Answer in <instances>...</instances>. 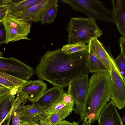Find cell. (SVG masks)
<instances>
[{"mask_svg":"<svg viewBox=\"0 0 125 125\" xmlns=\"http://www.w3.org/2000/svg\"><path fill=\"white\" fill-rule=\"evenodd\" d=\"M88 51L71 54L61 48L47 52L42 57L35 71L38 77L54 86H68L74 81L89 73Z\"/></svg>","mask_w":125,"mask_h":125,"instance_id":"6da1fadb","label":"cell"},{"mask_svg":"<svg viewBox=\"0 0 125 125\" xmlns=\"http://www.w3.org/2000/svg\"><path fill=\"white\" fill-rule=\"evenodd\" d=\"M111 94L109 72L94 73L89 80L87 93L80 115L82 125H90L97 120L102 110L110 100Z\"/></svg>","mask_w":125,"mask_h":125,"instance_id":"7a4b0ae2","label":"cell"},{"mask_svg":"<svg viewBox=\"0 0 125 125\" xmlns=\"http://www.w3.org/2000/svg\"><path fill=\"white\" fill-rule=\"evenodd\" d=\"M67 30L68 44L88 43L91 40L97 38L102 34L95 20L81 17L71 18Z\"/></svg>","mask_w":125,"mask_h":125,"instance_id":"3957f363","label":"cell"},{"mask_svg":"<svg viewBox=\"0 0 125 125\" xmlns=\"http://www.w3.org/2000/svg\"><path fill=\"white\" fill-rule=\"evenodd\" d=\"M69 5L74 10L81 11L89 18L115 23L114 17L111 10L101 2L95 0H61Z\"/></svg>","mask_w":125,"mask_h":125,"instance_id":"277c9868","label":"cell"},{"mask_svg":"<svg viewBox=\"0 0 125 125\" xmlns=\"http://www.w3.org/2000/svg\"><path fill=\"white\" fill-rule=\"evenodd\" d=\"M2 22L6 32L5 44L22 40H31L28 36L31 31V22L18 19L8 13Z\"/></svg>","mask_w":125,"mask_h":125,"instance_id":"5b68a950","label":"cell"},{"mask_svg":"<svg viewBox=\"0 0 125 125\" xmlns=\"http://www.w3.org/2000/svg\"><path fill=\"white\" fill-rule=\"evenodd\" d=\"M0 71L27 81L35 73L31 66L14 57L0 56Z\"/></svg>","mask_w":125,"mask_h":125,"instance_id":"8992f818","label":"cell"},{"mask_svg":"<svg viewBox=\"0 0 125 125\" xmlns=\"http://www.w3.org/2000/svg\"><path fill=\"white\" fill-rule=\"evenodd\" d=\"M89 82L88 75L87 74L75 80L68 86L67 92L73 101V111L79 116L83 109Z\"/></svg>","mask_w":125,"mask_h":125,"instance_id":"52a82bcc","label":"cell"},{"mask_svg":"<svg viewBox=\"0 0 125 125\" xmlns=\"http://www.w3.org/2000/svg\"><path fill=\"white\" fill-rule=\"evenodd\" d=\"M18 90H13L0 99V125H9L13 114L23 106L19 101L15 100Z\"/></svg>","mask_w":125,"mask_h":125,"instance_id":"ba28073f","label":"cell"},{"mask_svg":"<svg viewBox=\"0 0 125 125\" xmlns=\"http://www.w3.org/2000/svg\"><path fill=\"white\" fill-rule=\"evenodd\" d=\"M58 0H42L41 2L22 12L8 13L19 19L34 22H41L48 9L53 4L58 3Z\"/></svg>","mask_w":125,"mask_h":125,"instance_id":"9c48e42d","label":"cell"},{"mask_svg":"<svg viewBox=\"0 0 125 125\" xmlns=\"http://www.w3.org/2000/svg\"><path fill=\"white\" fill-rule=\"evenodd\" d=\"M109 73L111 87L110 99L119 110L125 106V81L113 69L111 68Z\"/></svg>","mask_w":125,"mask_h":125,"instance_id":"30bf717a","label":"cell"},{"mask_svg":"<svg viewBox=\"0 0 125 125\" xmlns=\"http://www.w3.org/2000/svg\"><path fill=\"white\" fill-rule=\"evenodd\" d=\"M88 44V49L91 50L95 54L98 58L105 65L109 72L111 68L113 69L122 78L114 59L110 52L107 51L105 47L97 38L92 39Z\"/></svg>","mask_w":125,"mask_h":125,"instance_id":"8fae6325","label":"cell"},{"mask_svg":"<svg viewBox=\"0 0 125 125\" xmlns=\"http://www.w3.org/2000/svg\"><path fill=\"white\" fill-rule=\"evenodd\" d=\"M47 85L39 80L27 81L19 88L18 92L25 95L28 101L38 102L47 90Z\"/></svg>","mask_w":125,"mask_h":125,"instance_id":"7c38bea8","label":"cell"},{"mask_svg":"<svg viewBox=\"0 0 125 125\" xmlns=\"http://www.w3.org/2000/svg\"><path fill=\"white\" fill-rule=\"evenodd\" d=\"M116 106L111 101L102 109L97 120L98 125H124Z\"/></svg>","mask_w":125,"mask_h":125,"instance_id":"4fadbf2b","label":"cell"},{"mask_svg":"<svg viewBox=\"0 0 125 125\" xmlns=\"http://www.w3.org/2000/svg\"><path fill=\"white\" fill-rule=\"evenodd\" d=\"M113 13L120 33L125 37V0H113Z\"/></svg>","mask_w":125,"mask_h":125,"instance_id":"5bb4252c","label":"cell"},{"mask_svg":"<svg viewBox=\"0 0 125 125\" xmlns=\"http://www.w3.org/2000/svg\"><path fill=\"white\" fill-rule=\"evenodd\" d=\"M45 109L37 102L21 107L18 110L20 123L31 124V120Z\"/></svg>","mask_w":125,"mask_h":125,"instance_id":"9a60e30c","label":"cell"},{"mask_svg":"<svg viewBox=\"0 0 125 125\" xmlns=\"http://www.w3.org/2000/svg\"><path fill=\"white\" fill-rule=\"evenodd\" d=\"M63 93V88L54 86L47 89L37 102L46 109L61 97Z\"/></svg>","mask_w":125,"mask_h":125,"instance_id":"2e32d148","label":"cell"},{"mask_svg":"<svg viewBox=\"0 0 125 125\" xmlns=\"http://www.w3.org/2000/svg\"><path fill=\"white\" fill-rule=\"evenodd\" d=\"M27 81L0 71V84L11 90L19 88Z\"/></svg>","mask_w":125,"mask_h":125,"instance_id":"e0dca14e","label":"cell"},{"mask_svg":"<svg viewBox=\"0 0 125 125\" xmlns=\"http://www.w3.org/2000/svg\"><path fill=\"white\" fill-rule=\"evenodd\" d=\"M88 51L87 61L89 73L108 71L105 65L92 51L88 49Z\"/></svg>","mask_w":125,"mask_h":125,"instance_id":"ac0fdd59","label":"cell"},{"mask_svg":"<svg viewBox=\"0 0 125 125\" xmlns=\"http://www.w3.org/2000/svg\"><path fill=\"white\" fill-rule=\"evenodd\" d=\"M42 0H21L11 5L9 10V13H17L24 11L42 1Z\"/></svg>","mask_w":125,"mask_h":125,"instance_id":"d6986e66","label":"cell"},{"mask_svg":"<svg viewBox=\"0 0 125 125\" xmlns=\"http://www.w3.org/2000/svg\"><path fill=\"white\" fill-rule=\"evenodd\" d=\"M62 51L67 54H71L88 51V44L82 43L67 44L61 48Z\"/></svg>","mask_w":125,"mask_h":125,"instance_id":"ffe728a7","label":"cell"},{"mask_svg":"<svg viewBox=\"0 0 125 125\" xmlns=\"http://www.w3.org/2000/svg\"><path fill=\"white\" fill-rule=\"evenodd\" d=\"M58 7V3H56L48 9L41 21L42 24L44 25L45 23H51L54 22L57 16Z\"/></svg>","mask_w":125,"mask_h":125,"instance_id":"44dd1931","label":"cell"},{"mask_svg":"<svg viewBox=\"0 0 125 125\" xmlns=\"http://www.w3.org/2000/svg\"><path fill=\"white\" fill-rule=\"evenodd\" d=\"M114 60L122 77L125 81V52L121 51L119 55Z\"/></svg>","mask_w":125,"mask_h":125,"instance_id":"7402d4cb","label":"cell"},{"mask_svg":"<svg viewBox=\"0 0 125 125\" xmlns=\"http://www.w3.org/2000/svg\"><path fill=\"white\" fill-rule=\"evenodd\" d=\"M73 105V104H68L55 111L59 115L61 121L65 119L72 112Z\"/></svg>","mask_w":125,"mask_h":125,"instance_id":"603a6c76","label":"cell"},{"mask_svg":"<svg viewBox=\"0 0 125 125\" xmlns=\"http://www.w3.org/2000/svg\"><path fill=\"white\" fill-rule=\"evenodd\" d=\"M43 119L50 125H56L61 121L59 115L55 111L50 113Z\"/></svg>","mask_w":125,"mask_h":125,"instance_id":"cb8c5ba5","label":"cell"},{"mask_svg":"<svg viewBox=\"0 0 125 125\" xmlns=\"http://www.w3.org/2000/svg\"><path fill=\"white\" fill-rule=\"evenodd\" d=\"M6 35L4 25L3 22L0 23V45L5 43L6 42Z\"/></svg>","mask_w":125,"mask_h":125,"instance_id":"d4e9b609","label":"cell"},{"mask_svg":"<svg viewBox=\"0 0 125 125\" xmlns=\"http://www.w3.org/2000/svg\"><path fill=\"white\" fill-rule=\"evenodd\" d=\"M11 6L10 4L7 5L0 9V22H2L3 19L8 13Z\"/></svg>","mask_w":125,"mask_h":125,"instance_id":"484cf974","label":"cell"},{"mask_svg":"<svg viewBox=\"0 0 125 125\" xmlns=\"http://www.w3.org/2000/svg\"><path fill=\"white\" fill-rule=\"evenodd\" d=\"M61 98L63 102L65 104H73V101L71 96L68 92L64 93Z\"/></svg>","mask_w":125,"mask_h":125,"instance_id":"4316f807","label":"cell"},{"mask_svg":"<svg viewBox=\"0 0 125 125\" xmlns=\"http://www.w3.org/2000/svg\"><path fill=\"white\" fill-rule=\"evenodd\" d=\"M18 110L15 112L11 116L12 125H20V122Z\"/></svg>","mask_w":125,"mask_h":125,"instance_id":"83f0119b","label":"cell"},{"mask_svg":"<svg viewBox=\"0 0 125 125\" xmlns=\"http://www.w3.org/2000/svg\"><path fill=\"white\" fill-rule=\"evenodd\" d=\"M12 90L6 87L0 89V99Z\"/></svg>","mask_w":125,"mask_h":125,"instance_id":"f1b7e54d","label":"cell"},{"mask_svg":"<svg viewBox=\"0 0 125 125\" xmlns=\"http://www.w3.org/2000/svg\"><path fill=\"white\" fill-rule=\"evenodd\" d=\"M121 51L125 52V38L121 37L119 40Z\"/></svg>","mask_w":125,"mask_h":125,"instance_id":"f546056e","label":"cell"},{"mask_svg":"<svg viewBox=\"0 0 125 125\" xmlns=\"http://www.w3.org/2000/svg\"><path fill=\"white\" fill-rule=\"evenodd\" d=\"M10 0H0V7L10 4Z\"/></svg>","mask_w":125,"mask_h":125,"instance_id":"4dcf8cb0","label":"cell"},{"mask_svg":"<svg viewBox=\"0 0 125 125\" xmlns=\"http://www.w3.org/2000/svg\"><path fill=\"white\" fill-rule=\"evenodd\" d=\"M34 124L35 125H50L43 119L38 121Z\"/></svg>","mask_w":125,"mask_h":125,"instance_id":"1f68e13d","label":"cell"},{"mask_svg":"<svg viewBox=\"0 0 125 125\" xmlns=\"http://www.w3.org/2000/svg\"><path fill=\"white\" fill-rule=\"evenodd\" d=\"M72 123L65 120H63L57 124L56 125H71Z\"/></svg>","mask_w":125,"mask_h":125,"instance_id":"d6a6232c","label":"cell"},{"mask_svg":"<svg viewBox=\"0 0 125 125\" xmlns=\"http://www.w3.org/2000/svg\"><path fill=\"white\" fill-rule=\"evenodd\" d=\"M79 122H77L73 121L71 125H79Z\"/></svg>","mask_w":125,"mask_h":125,"instance_id":"836d02e7","label":"cell"},{"mask_svg":"<svg viewBox=\"0 0 125 125\" xmlns=\"http://www.w3.org/2000/svg\"><path fill=\"white\" fill-rule=\"evenodd\" d=\"M125 115H124L122 118H121V120L122 122L123 123L125 122Z\"/></svg>","mask_w":125,"mask_h":125,"instance_id":"e575fe53","label":"cell"},{"mask_svg":"<svg viewBox=\"0 0 125 125\" xmlns=\"http://www.w3.org/2000/svg\"><path fill=\"white\" fill-rule=\"evenodd\" d=\"M20 125H31V124L28 123H21Z\"/></svg>","mask_w":125,"mask_h":125,"instance_id":"d590c367","label":"cell"},{"mask_svg":"<svg viewBox=\"0 0 125 125\" xmlns=\"http://www.w3.org/2000/svg\"><path fill=\"white\" fill-rule=\"evenodd\" d=\"M5 87L0 84V89L4 88Z\"/></svg>","mask_w":125,"mask_h":125,"instance_id":"8d00e7d4","label":"cell"},{"mask_svg":"<svg viewBox=\"0 0 125 125\" xmlns=\"http://www.w3.org/2000/svg\"><path fill=\"white\" fill-rule=\"evenodd\" d=\"M3 55V53L0 51V56H2Z\"/></svg>","mask_w":125,"mask_h":125,"instance_id":"74e56055","label":"cell"},{"mask_svg":"<svg viewBox=\"0 0 125 125\" xmlns=\"http://www.w3.org/2000/svg\"><path fill=\"white\" fill-rule=\"evenodd\" d=\"M4 6H1V7H0V9L1 8H3Z\"/></svg>","mask_w":125,"mask_h":125,"instance_id":"f35d334b","label":"cell"},{"mask_svg":"<svg viewBox=\"0 0 125 125\" xmlns=\"http://www.w3.org/2000/svg\"><path fill=\"white\" fill-rule=\"evenodd\" d=\"M31 125H35L34 124H31Z\"/></svg>","mask_w":125,"mask_h":125,"instance_id":"ab89813d","label":"cell"},{"mask_svg":"<svg viewBox=\"0 0 125 125\" xmlns=\"http://www.w3.org/2000/svg\"></svg>","mask_w":125,"mask_h":125,"instance_id":"60d3db41","label":"cell"},{"mask_svg":"<svg viewBox=\"0 0 125 125\" xmlns=\"http://www.w3.org/2000/svg\"></svg>","mask_w":125,"mask_h":125,"instance_id":"b9f144b4","label":"cell"}]
</instances>
